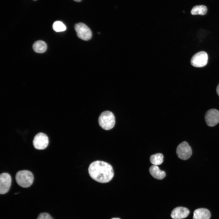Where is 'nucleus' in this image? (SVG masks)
<instances>
[{"label":"nucleus","mask_w":219,"mask_h":219,"mask_svg":"<svg viewBox=\"0 0 219 219\" xmlns=\"http://www.w3.org/2000/svg\"><path fill=\"white\" fill-rule=\"evenodd\" d=\"M49 143L47 136L42 133L37 134L34 137L33 144L35 148L38 150H43L46 148Z\"/></svg>","instance_id":"6e6552de"},{"label":"nucleus","mask_w":219,"mask_h":219,"mask_svg":"<svg viewBox=\"0 0 219 219\" xmlns=\"http://www.w3.org/2000/svg\"><path fill=\"white\" fill-rule=\"evenodd\" d=\"M189 213V211L186 208L179 207L172 210L171 216L173 219H182L187 217Z\"/></svg>","instance_id":"9d476101"},{"label":"nucleus","mask_w":219,"mask_h":219,"mask_svg":"<svg viewBox=\"0 0 219 219\" xmlns=\"http://www.w3.org/2000/svg\"><path fill=\"white\" fill-rule=\"evenodd\" d=\"M163 155L160 153H158L153 155L150 157L151 163L154 165H159L163 162Z\"/></svg>","instance_id":"2eb2a0df"},{"label":"nucleus","mask_w":219,"mask_h":219,"mask_svg":"<svg viewBox=\"0 0 219 219\" xmlns=\"http://www.w3.org/2000/svg\"><path fill=\"white\" fill-rule=\"evenodd\" d=\"M75 29L78 36L80 39L84 40H88L92 36V33L89 27L82 23L76 24Z\"/></svg>","instance_id":"20e7f679"},{"label":"nucleus","mask_w":219,"mask_h":219,"mask_svg":"<svg viewBox=\"0 0 219 219\" xmlns=\"http://www.w3.org/2000/svg\"><path fill=\"white\" fill-rule=\"evenodd\" d=\"M205 119L208 126H215L219 123V111L215 109L208 110L205 114Z\"/></svg>","instance_id":"0eeeda50"},{"label":"nucleus","mask_w":219,"mask_h":219,"mask_svg":"<svg viewBox=\"0 0 219 219\" xmlns=\"http://www.w3.org/2000/svg\"><path fill=\"white\" fill-rule=\"evenodd\" d=\"M10 175L7 173H3L0 176V193L3 194L9 191L11 184Z\"/></svg>","instance_id":"1a4fd4ad"},{"label":"nucleus","mask_w":219,"mask_h":219,"mask_svg":"<svg viewBox=\"0 0 219 219\" xmlns=\"http://www.w3.org/2000/svg\"><path fill=\"white\" fill-rule=\"evenodd\" d=\"M16 180L17 183L20 186L27 188L32 184L34 176L32 173L27 170L19 171L16 175Z\"/></svg>","instance_id":"f03ea898"},{"label":"nucleus","mask_w":219,"mask_h":219,"mask_svg":"<svg viewBox=\"0 0 219 219\" xmlns=\"http://www.w3.org/2000/svg\"><path fill=\"white\" fill-rule=\"evenodd\" d=\"M37 219H52V218L49 214L44 212L40 214Z\"/></svg>","instance_id":"f3484780"},{"label":"nucleus","mask_w":219,"mask_h":219,"mask_svg":"<svg viewBox=\"0 0 219 219\" xmlns=\"http://www.w3.org/2000/svg\"><path fill=\"white\" fill-rule=\"evenodd\" d=\"M176 153L179 158L183 160H186L189 158L191 156L192 150L188 143L186 141H184L177 146Z\"/></svg>","instance_id":"39448f33"},{"label":"nucleus","mask_w":219,"mask_h":219,"mask_svg":"<svg viewBox=\"0 0 219 219\" xmlns=\"http://www.w3.org/2000/svg\"><path fill=\"white\" fill-rule=\"evenodd\" d=\"M53 29L56 32H60L65 31L66 27L64 24L61 21L55 22L53 25Z\"/></svg>","instance_id":"dca6fc26"},{"label":"nucleus","mask_w":219,"mask_h":219,"mask_svg":"<svg viewBox=\"0 0 219 219\" xmlns=\"http://www.w3.org/2000/svg\"><path fill=\"white\" fill-rule=\"evenodd\" d=\"M211 217L210 211L207 209L200 208L193 212V219H210Z\"/></svg>","instance_id":"9b49d317"},{"label":"nucleus","mask_w":219,"mask_h":219,"mask_svg":"<svg viewBox=\"0 0 219 219\" xmlns=\"http://www.w3.org/2000/svg\"><path fill=\"white\" fill-rule=\"evenodd\" d=\"M207 12V8L205 6L199 5L193 7L191 10V13L193 15H203L206 14Z\"/></svg>","instance_id":"4468645a"},{"label":"nucleus","mask_w":219,"mask_h":219,"mask_svg":"<svg viewBox=\"0 0 219 219\" xmlns=\"http://www.w3.org/2000/svg\"></svg>","instance_id":"412c9836"},{"label":"nucleus","mask_w":219,"mask_h":219,"mask_svg":"<svg viewBox=\"0 0 219 219\" xmlns=\"http://www.w3.org/2000/svg\"><path fill=\"white\" fill-rule=\"evenodd\" d=\"M47 45L44 41L38 40L35 42L33 44V48L35 52L42 53L44 52L47 49Z\"/></svg>","instance_id":"ddd939ff"},{"label":"nucleus","mask_w":219,"mask_h":219,"mask_svg":"<svg viewBox=\"0 0 219 219\" xmlns=\"http://www.w3.org/2000/svg\"><path fill=\"white\" fill-rule=\"evenodd\" d=\"M100 126L103 129L109 130L114 126L115 120L113 114L111 112L106 111L102 112L98 119Z\"/></svg>","instance_id":"7ed1b4c3"},{"label":"nucleus","mask_w":219,"mask_h":219,"mask_svg":"<svg viewBox=\"0 0 219 219\" xmlns=\"http://www.w3.org/2000/svg\"><path fill=\"white\" fill-rule=\"evenodd\" d=\"M149 171L154 178L158 179H163L166 176L165 172L160 170L156 165H153L151 166L149 169Z\"/></svg>","instance_id":"f8f14e48"},{"label":"nucleus","mask_w":219,"mask_h":219,"mask_svg":"<svg viewBox=\"0 0 219 219\" xmlns=\"http://www.w3.org/2000/svg\"><path fill=\"white\" fill-rule=\"evenodd\" d=\"M120 219L119 218H112V219Z\"/></svg>","instance_id":"aec40b11"},{"label":"nucleus","mask_w":219,"mask_h":219,"mask_svg":"<svg viewBox=\"0 0 219 219\" xmlns=\"http://www.w3.org/2000/svg\"><path fill=\"white\" fill-rule=\"evenodd\" d=\"M216 92L217 94L219 96V84H218L217 87Z\"/></svg>","instance_id":"a211bd4d"},{"label":"nucleus","mask_w":219,"mask_h":219,"mask_svg":"<svg viewBox=\"0 0 219 219\" xmlns=\"http://www.w3.org/2000/svg\"><path fill=\"white\" fill-rule=\"evenodd\" d=\"M208 57L207 53L200 51L196 53L191 60V64L196 67H202L207 64Z\"/></svg>","instance_id":"423d86ee"},{"label":"nucleus","mask_w":219,"mask_h":219,"mask_svg":"<svg viewBox=\"0 0 219 219\" xmlns=\"http://www.w3.org/2000/svg\"><path fill=\"white\" fill-rule=\"evenodd\" d=\"M88 172L93 179L102 183L109 182L114 176L112 166L107 162L101 161H96L91 163L88 168Z\"/></svg>","instance_id":"f257e3e1"},{"label":"nucleus","mask_w":219,"mask_h":219,"mask_svg":"<svg viewBox=\"0 0 219 219\" xmlns=\"http://www.w3.org/2000/svg\"><path fill=\"white\" fill-rule=\"evenodd\" d=\"M77 2H79L81 1L82 0H73Z\"/></svg>","instance_id":"6ab92c4d"}]
</instances>
